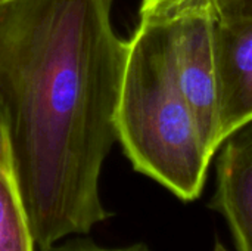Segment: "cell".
<instances>
[{
  "instance_id": "6da1fadb",
  "label": "cell",
  "mask_w": 252,
  "mask_h": 251,
  "mask_svg": "<svg viewBox=\"0 0 252 251\" xmlns=\"http://www.w3.org/2000/svg\"><path fill=\"white\" fill-rule=\"evenodd\" d=\"M114 0L0 4V101L18 194L35 249L86 235L112 215L99 182L118 141L128 41Z\"/></svg>"
},
{
  "instance_id": "7a4b0ae2",
  "label": "cell",
  "mask_w": 252,
  "mask_h": 251,
  "mask_svg": "<svg viewBox=\"0 0 252 251\" xmlns=\"http://www.w3.org/2000/svg\"><path fill=\"white\" fill-rule=\"evenodd\" d=\"M126 157L185 203L201 197L216 152L177 81L170 21H139L128 40L117 111Z\"/></svg>"
},
{
  "instance_id": "3957f363",
  "label": "cell",
  "mask_w": 252,
  "mask_h": 251,
  "mask_svg": "<svg viewBox=\"0 0 252 251\" xmlns=\"http://www.w3.org/2000/svg\"><path fill=\"white\" fill-rule=\"evenodd\" d=\"M216 22V9L204 7L171 19L170 25L177 81L204 139L217 154L223 136L214 44Z\"/></svg>"
},
{
  "instance_id": "277c9868",
  "label": "cell",
  "mask_w": 252,
  "mask_h": 251,
  "mask_svg": "<svg viewBox=\"0 0 252 251\" xmlns=\"http://www.w3.org/2000/svg\"><path fill=\"white\" fill-rule=\"evenodd\" d=\"M217 152L210 207L226 220L236 251H252V118L229 133Z\"/></svg>"
},
{
  "instance_id": "5b68a950",
  "label": "cell",
  "mask_w": 252,
  "mask_h": 251,
  "mask_svg": "<svg viewBox=\"0 0 252 251\" xmlns=\"http://www.w3.org/2000/svg\"><path fill=\"white\" fill-rule=\"evenodd\" d=\"M223 139L252 118V19L223 21L214 31Z\"/></svg>"
},
{
  "instance_id": "8992f818",
  "label": "cell",
  "mask_w": 252,
  "mask_h": 251,
  "mask_svg": "<svg viewBox=\"0 0 252 251\" xmlns=\"http://www.w3.org/2000/svg\"><path fill=\"white\" fill-rule=\"evenodd\" d=\"M35 244L16 188L0 173V251H34Z\"/></svg>"
},
{
  "instance_id": "52a82bcc",
  "label": "cell",
  "mask_w": 252,
  "mask_h": 251,
  "mask_svg": "<svg viewBox=\"0 0 252 251\" xmlns=\"http://www.w3.org/2000/svg\"><path fill=\"white\" fill-rule=\"evenodd\" d=\"M214 7V0H142L139 18L143 21H171L186 12Z\"/></svg>"
},
{
  "instance_id": "ba28073f",
  "label": "cell",
  "mask_w": 252,
  "mask_h": 251,
  "mask_svg": "<svg viewBox=\"0 0 252 251\" xmlns=\"http://www.w3.org/2000/svg\"><path fill=\"white\" fill-rule=\"evenodd\" d=\"M0 173L16 188L15 170H13V160H12V149H10V138H9V127L6 121V114L0 101ZM18 191V188H16Z\"/></svg>"
},
{
  "instance_id": "9c48e42d",
  "label": "cell",
  "mask_w": 252,
  "mask_h": 251,
  "mask_svg": "<svg viewBox=\"0 0 252 251\" xmlns=\"http://www.w3.org/2000/svg\"><path fill=\"white\" fill-rule=\"evenodd\" d=\"M44 251H151L146 244L137 243L131 246H124V247H103L92 240H69V241H62L50 249Z\"/></svg>"
},
{
  "instance_id": "30bf717a",
  "label": "cell",
  "mask_w": 252,
  "mask_h": 251,
  "mask_svg": "<svg viewBox=\"0 0 252 251\" xmlns=\"http://www.w3.org/2000/svg\"><path fill=\"white\" fill-rule=\"evenodd\" d=\"M214 9L223 21L252 19V0H214Z\"/></svg>"
},
{
  "instance_id": "8fae6325",
  "label": "cell",
  "mask_w": 252,
  "mask_h": 251,
  "mask_svg": "<svg viewBox=\"0 0 252 251\" xmlns=\"http://www.w3.org/2000/svg\"><path fill=\"white\" fill-rule=\"evenodd\" d=\"M213 251H230L221 241H216V244H214V247H213Z\"/></svg>"
},
{
  "instance_id": "7c38bea8",
  "label": "cell",
  "mask_w": 252,
  "mask_h": 251,
  "mask_svg": "<svg viewBox=\"0 0 252 251\" xmlns=\"http://www.w3.org/2000/svg\"><path fill=\"white\" fill-rule=\"evenodd\" d=\"M7 1H10V0H0V4H3V3H7Z\"/></svg>"
}]
</instances>
